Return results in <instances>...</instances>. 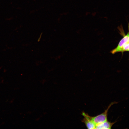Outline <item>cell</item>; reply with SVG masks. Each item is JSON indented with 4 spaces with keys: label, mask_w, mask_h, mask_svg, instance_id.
<instances>
[{
    "label": "cell",
    "mask_w": 129,
    "mask_h": 129,
    "mask_svg": "<svg viewBox=\"0 0 129 129\" xmlns=\"http://www.w3.org/2000/svg\"><path fill=\"white\" fill-rule=\"evenodd\" d=\"M118 28L119 33L123 37V38L120 41L117 47L111 51L110 52L113 54L119 52L123 53L124 52L129 51V24L128 23V31L126 34L125 33L122 25L118 26Z\"/></svg>",
    "instance_id": "1"
},
{
    "label": "cell",
    "mask_w": 129,
    "mask_h": 129,
    "mask_svg": "<svg viewBox=\"0 0 129 129\" xmlns=\"http://www.w3.org/2000/svg\"><path fill=\"white\" fill-rule=\"evenodd\" d=\"M117 103V102H111L102 113L95 117H92V120L96 125L107 120L108 113L109 109L112 105Z\"/></svg>",
    "instance_id": "2"
},
{
    "label": "cell",
    "mask_w": 129,
    "mask_h": 129,
    "mask_svg": "<svg viewBox=\"0 0 129 129\" xmlns=\"http://www.w3.org/2000/svg\"><path fill=\"white\" fill-rule=\"evenodd\" d=\"M81 114L84 117L82 121L85 124L87 128L89 129H95L96 125L93 121L92 117L84 112H82Z\"/></svg>",
    "instance_id": "3"
},
{
    "label": "cell",
    "mask_w": 129,
    "mask_h": 129,
    "mask_svg": "<svg viewBox=\"0 0 129 129\" xmlns=\"http://www.w3.org/2000/svg\"><path fill=\"white\" fill-rule=\"evenodd\" d=\"M116 122H111L107 120L104 122L97 124L95 129H111L112 126Z\"/></svg>",
    "instance_id": "4"
}]
</instances>
